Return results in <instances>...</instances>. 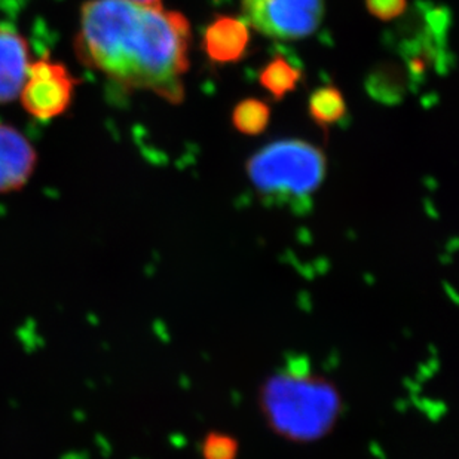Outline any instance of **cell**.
I'll return each instance as SVG.
<instances>
[{
  "label": "cell",
  "mask_w": 459,
  "mask_h": 459,
  "mask_svg": "<svg viewBox=\"0 0 459 459\" xmlns=\"http://www.w3.org/2000/svg\"><path fill=\"white\" fill-rule=\"evenodd\" d=\"M248 26L271 39L302 40L325 18V0H241Z\"/></svg>",
  "instance_id": "3957f363"
},
{
  "label": "cell",
  "mask_w": 459,
  "mask_h": 459,
  "mask_svg": "<svg viewBox=\"0 0 459 459\" xmlns=\"http://www.w3.org/2000/svg\"><path fill=\"white\" fill-rule=\"evenodd\" d=\"M302 81V70L282 56H275L259 74V82L275 100H282L295 91Z\"/></svg>",
  "instance_id": "ba28073f"
},
{
  "label": "cell",
  "mask_w": 459,
  "mask_h": 459,
  "mask_svg": "<svg viewBox=\"0 0 459 459\" xmlns=\"http://www.w3.org/2000/svg\"><path fill=\"white\" fill-rule=\"evenodd\" d=\"M248 180L269 204L304 210L327 174V158L316 144L277 140L250 156Z\"/></svg>",
  "instance_id": "7a4b0ae2"
},
{
  "label": "cell",
  "mask_w": 459,
  "mask_h": 459,
  "mask_svg": "<svg viewBox=\"0 0 459 459\" xmlns=\"http://www.w3.org/2000/svg\"><path fill=\"white\" fill-rule=\"evenodd\" d=\"M364 4L368 13L381 22H393L408 8V0H364Z\"/></svg>",
  "instance_id": "8fae6325"
},
{
  "label": "cell",
  "mask_w": 459,
  "mask_h": 459,
  "mask_svg": "<svg viewBox=\"0 0 459 459\" xmlns=\"http://www.w3.org/2000/svg\"><path fill=\"white\" fill-rule=\"evenodd\" d=\"M130 2H135V4H160V0H130Z\"/></svg>",
  "instance_id": "7c38bea8"
},
{
  "label": "cell",
  "mask_w": 459,
  "mask_h": 459,
  "mask_svg": "<svg viewBox=\"0 0 459 459\" xmlns=\"http://www.w3.org/2000/svg\"><path fill=\"white\" fill-rule=\"evenodd\" d=\"M38 164L33 144L13 126L0 124V194L22 189Z\"/></svg>",
  "instance_id": "5b68a950"
},
{
  "label": "cell",
  "mask_w": 459,
  "mask_h": 459,
  "mask_svg": "<svg viewBox=\"0 0 459 459\" xmlns=\"http://www.w3.org/2000/svg\"><path fill=\"white\" fill-rule=\"evenodd\" d=\"M250 44L248 24L230 15H217L203 36V49L210 60L219 65L237 63L247 52Z\"/></svg>",
  "instance_id": "52a82bcc"
},
{
  "label": "cell",
  "mask_w": 459,
  "mask_h": 459,
  "mask_svg": "<svg viewBox=\"0 0 459 459\" xmlns=\"http://www.w3.org/2000/svg\"><path fill=\"white\" fill-rule=\"evenodd\" d=\"M307 112L316 126L327 128L333 124H338L345 117L347 103L338 88L325 85V87L316 88V91L312 92L307 103Z\"/></svg>",
  "instance_id": "9c48e42d"
},
{
  "label": "cell",
  "mask_w": 459,
  "mask_h": 459,
  "mask_svg": "<svg viewBox=\"0 0 459 459\" xmlns=\"http://www.w3.org/2000/svg\"><path fill=\"white\" fill-rule=\"evenodd\" d=\"M78 79L61 63L42 58L31 63L20 100L26 112L40 121L65 113L74 99Z\"/></svg>",
  "instance_id": "277c9868"
},
{
  "label": "cell",
  "mask_w": 459,
  "mask_h": 459,
  "mask_svg": "<svg viewBox=\"0 0 459 459\" xmlns=\"http://www.w3.org/2000/svg\"><path fill=\"white\" fill-rule=\"evenodd\" d=\"M192 31L186 17L162 4L88 0L74 49L79 60L126 90L182 103Z\"/></svg>",
  "instance_id": "6da1fadb"
},
{
  "label": "cell",
  "mask_w": 459,
  "mask_h": 459,
  "mask_svg": "<svg viewBox=\"0 0 459 459\" xmlns=\"http://www.w3.org/2000/svg\"><path fill=\"white\" fill-rule=\"evenodd\" d=\"M271 108L259 99H246L235 106L232 124L241 134L259 135L268 128Z\"/></svg>",
  "instance_id": "30bf717a"
},
{
  "label": "cell",
  "mask_w": 459,
  "mask_h": 459,
  "mask_svg": "<svg viewBox=\"0 0 459 459\" xmlns=\"http://www.w3.org/2000/svg\"><path fill=\"white\" fill-rule=\"evenodd\" d=\"M30 65L29 42L11 27L0 26V104L20 97Z\"/></svg>",
  "instance_id": "8992f818"
}]
</instances>
